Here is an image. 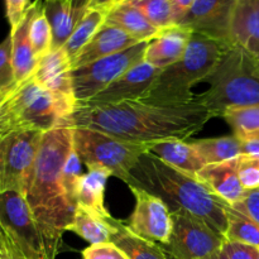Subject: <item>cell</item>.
<instances>
[{
	"instance_id": "1",
	"label": "cell",
	"mask_w": 259,
	"mask_h": 259,
	"mask_svg": "<svg viewBox=\"0 0 259 259\" xmlns=\"http://www.w3.org/2000/svg\"><path fill=\"white\" fill-rule=\"evenodd\" d=\"M212 115L196 100L186 104H159L133 100L105 105L78 104L62 123L96 129L134 143L185 139L201 132Z\"/></svg>"
},
{
	"instance_id": "2",
	"label": "cell",
	"mask_w": 259,
	"mask_h": 259,
	"mask_svg": "<svg viewBox=\"0 0 259 259\" xmlns=\"http://www.w3.org/2000/svg\"><path fill=\"white\" fill-rule=\"evenodd\" d=\"M72 149V126L58 125L45 132L25 187L24 196L42 235L45 259L57 258L76 211L62 185V169Z\"/></svg>"
},
{
	"instance_id": "3",
	"label": "cell",
	"mask_w": 259,
	"mask_h": 259,
	"mask_svg": "<svg viewBox=\"0 0 259 259\" xmlns=\"http://www.w3.org/2000/svg\"><path fill=\"white\" fill-rule=\"evenodd\" d=\"M126 185L159 197L171 212H187L223 237L227 233L229 205L215 196L196 176L169 166L149 152L139 157Z\"/></svg>"
},
{
	"instance_id": "4",
	"label": "cell",
	"mask_w": 259,
	"mask_h": 259,
	"mask_svg": "<svg viewBox=\"0 0 259 259\" xmlns=\"http://www.w3.org/2000/svg\"><path fill=\"white\" fill-rule=\"evenodd\" d=\"M232 43L192 33L187 50L179 62L161 70L142 100L159 104H186L195 100L192 88L205 82Z\"/></svg>"
},
{
	"instance_id": "5",
	"label": "cell",
	"mask_w": 259,
	"mask_h": 259,
	"mask_svg": "<svg viewBox=\"0 0 259 259\" xmlns=\"http://www.w3.org/2000/svg\"><path fill=\"white\" fill-rule=\"evenodd\" d=\"M76 105V99L45 90L32 76L0 101V139L17 132L35 129L45 133L62 125Z\"/></svg>"
},
{
	"instance_id": "6",
	"label": "cell",
	"mask_w": 259,
	"mask_h": 259,
	"mask_svg": "<svg viewBox=\"0 0 259 259\" xmlns=\"http://www.w3.org/2000/svg\"><path fill=\"white\" fill-rule=\"evenodd\" d=\"M205 82L209 89L195 95V100L204 105L212 118H222L233 108L259 106V62L235 46L228 48Z\"/></svg>"
},
{
	"instance_id": "7",
	"label": "cell",
	"mask_w": 259,
	"mask_h": 259,
	"mask_svg": "<svg viewBox=\"0 0 259 259\" xmlns=\"http://www.w3.org/2000/svg\"><path fill=\"white\" fill-rule=\"evenodd\" d=\"M72 133L73 149L88 169L105 168L124 184H128L131 169L139 157L148 152V144L134 143L96 129L75 126Z\"/></svg>"
},
{
	"instance_id": "8",
	"label": "cell",
	"mask_w": 259,
	"mask_h": 259,
	"mask_svg": "<svg viewBox=\"0 0 259 259\" xmlns=\"http://www.w3.org/2000/svg\"><path fill=\"white\" fill-rule=\"evenodd\" d=\"M148 42H141L115 55L73 67L71 77L76 101L88 103L123 73L143 62Z\"/></svg>"
},
{
	"instance_id": "9",
	"label": "cell",
	"mask_w": 259,
	"mask_h": 259,
	"mask_svg": "<svg viewBox=\"0 0 259 259\" xmlns=\"http://www.w3.org/2000/svg\"><path fill=\"white\" fill-rule=\"evenodd\" d=\"M168 242L161 244L171 259H206L223 249L225 238L206 223L182 211L171 212Z\"/></svg>"
},
{
	"instance_id": "10",
	"label": "cell",
	"mask_w": 259,
	"mask_h": 259,
	"mask_svg": "<svg viewBox=\"0 0 259 259\" xmlns=\"http://www.w3.org/2000/svg\"><path fill=\"white\" fill-rule=\"evenodd\" d=\"M43 132L29 129L0 139V192L24 194Z\"/></svg>"
},
{
	"instance_id": "11",
	"label": "cell",
	"mask_w": 259,
	"mask_h": 259,
	"mask_svg": "<svg viewBox=\"0 0 259 259\" xmlns=\"http://www.w3.org/2000/svg\"><path fill=\"white\" fill-rule=\"evenodd\" d=\"M0 223L8 238L25 259H45L39 228L20 191L0 192Z\"/></svg>"
},
{
	"instance_id": "12",
	"label": "cell",
	"mask_w": 259,
	"mask_h": 259,
	"mask_svg": "<svg viewBox=\"0 0 259 259\" xmlns=\"http://www.w3.org/2000/svg\"><path fill=\"white\" fill-rule=\"evenodd\" d=\"M129 189L136 199V206L126 227L144 239L166 244L172 230L171 211L167 205L159 197L144 190Z\"/></svg>"
},
{
	"instance_id": "13",
	"label": "cell",
	"mask_w": 259,
	"mask_h": 259,
	"mask_svg": "<svg viewBox=\"0 0 259 259\" xmlns=\"http://www.w3.org/2000/svg\"><path fill=\"white\" fill-rule=\"evenodd\" d=\"M238 0H196L177 25L230 43V24Z\"/></svg>"
},
{
	"instance_id": "14",
	"label": "cell",
	"mask_w": 259,
	"mask_h": 259,
	"mask_svg": "<svg viewBox=\"0 0 259 259\" xmlns=\"http://www.w3.org/2000/svg\"><path fill=\"white\" fill-rule=\"evenodd\" d=\"M161 70L149 65L146 61L132 67L118 80L108 86L105 90L91 99L86 105H105V104H118L123 101L142 100L146 98L149 88L159 75ZM81 104V103H78Z\"/></svg>"
},
{
	"instance_id": "15",
	"label": "cell",
	"mask_w": 259,
	"mask_h": 259,
	"mask_svg": "<svg viewBox=\"0 0 259 259\" xmlns=\"http://www.w3.org/2000/svg\"><path fill=\"white\" fill-rule=\"evenodd\" d=\"M196 179L230 206L240 201L247 192L238 176V157L219 163L206 164L197 172Z\"/></svg>"
},
{
	"instance_id": "16",
	"label": "cell",
	"mask_w": 259,
	"mask_h": 259,
	"mask_svg": "<svg viewBox=\"0 0 259 259\" xmlns=\"http://www.w3.org/2000/svg\"><path fill=\"white\" fill-rule=\"evenodd\" d=\"M230 43L259 62V0H238L230 24Z\"/></svg>"
},
{
	"instance_id": "17",
	"label": "cell",
	"mask_w": 259,
	"mask_h": 259,
	"mask_svg": "<svg viewBox=\"0 0 259 259\" xmlns=\"http://www.w3.org/2000/svg\"><path fill=\"white\" fill-rule=\"evenodd\" d=\"M191 37L192 30L181 25L162 29L156 38L148 42L144 61L159 70L179 62L184 57Z\"/></svg>"
},
{
	"instance_id": "18",
	"label": "cell",
	"mask_w": 259,
	"mask_h": 259,
	"mask_svg": "<svg viewBox=\"0 0 259 259\" xmlns=\"http://www.w3.org/2000/svg\"><path fill=\"white\" fill-rule=\"evenodd\" d=\"M72 62L63 48L51 51L37 63L33 78L45 90L57 95L73 98L72 89Z\"/></svg>"
},
{
	"instance_id": "19",
	"label": "cell",
	"mask_w": 259,
	"mask_h": 259,
	"mask_svg": "<svg viewBox=\"0 0 259 259\" xmlns=\"http://www.w3.org/2000/svg\"><path fill=\"white\" fill-rule=\"evenodd\" d=\"M43 7V0H34L28 8L27 13L23 17L15 29L10 30L12 35V60L14 67L15 82L20 83L32 77L37 67L38 60L33 52L32 43L29 38V28L33 17Z\"/></svg>"
},
{
	"instance_id": "20",
	"label": "cell",
	"mask_w": 259,
	"mask_h": 259,
	"mask_svg": "<svg viewBox=\"0 0 259 259\" xmlns=\"http://www.w3.org/2000/svg\"><path fill=\"white\" fill-rule=\"evenodd\" d=\"M138 43L141 42L132 38L131 35L126 34L119 28L104 23L103 27L91 38L90 42L73 58L72 68L108 57V56L115 55V53L121 52L132 46L138 45Z\"/></svg>"
},
{
	"instance_id": "21",
	"label": "cell",
	"mask_w": 259,
	"mask_h": 259,
	"mask_svg": "<svg viewBox=\"0 0 259 259\" xmlns=\"http://www.w3.org/2000/svg\"><path fill=\"white\" fill-rule=\"evenodd\" d=\"M148 152L169 166L192 176H196L197 172L206 166L192 143H187L182 139L172 138L153 142L148 144Z\"/></svg>"
},
{
	"instance_id": "22",
	"label": "cell",
	"mask_w": 259,
	"mask_h": 259,
	"mask_svg": "<svg viewBox=\"0 0 259 259\" xmlns=\"http://www.w3.org/2000/svg\"><path fill=\"white\" fill-rule=\"evenodd\" d=\"M105 23L119 28L138 42H151L161 32L129 2L114 5L106 15Z\"/></svg>"
},
{
	"instance_id": "23",
	"label": "cell",
	"mask_w": 259,
	"mask_h": 259,
	"mask_svg": "<svg viewBox=\"0 0 259 259\" xmlns=\"http://www.w3.org/2000/svg\"><path fill=\"white\" fill-rule=\"evenodd\" d=\"M43 10L52 30V51L61 50L86 12H78L68 0H45Z\"/></svg>"
},
{
	"instance_id": "24",
	"label": "cell",
	"mask_w": 259,
	"mask_h": 259,
	"mask_svg": "<svg viewBox=\"0 0 259 259\" xmlns=\"http://www.w3.org/2000/svg\"><path fill=\"white\" fill-rule=\"evenodd\" d=\"M111 174L105 168H90L88 174H83L77 191V206L103 219H113L105 206V186Z\"/></svg>"
},
{
	"instance_id": "25",
	"label": "cell",
	"mask_w": 259,
	"mask_h": 259,
	"mask_svg": "<svg viewBox=\"0 0 259 259\" xmlns=\"http://www.w3.org/2000/svg\"><path fill=\"white\" fill-rule=\"evenodd\" d=\"M113 224L115 227L110 242L118 245L129 259H171L159 243L151 242L148 239L134 234L126 224L114 218Z\"/></svg>"
},
{
	"instance_id": "26",
	"label": "cell",
	"mask_w": 259,
	"mask_h": 259,
	"mask_svg": "<svg viewBox=\"0 0 259 259\" xmlns=\"http://www.w3.org/2000/svg\"><path fill=\"white\" fill-rule=\"evenodd\" d=\"M113 220H106L98 215L93 214L83 207H76L75 215L70 224L66 228V232H72L85 239L91 244L110 242L115 227Z\"/></svg>"
},
{
	"instance_id": "27",
	"label": "cell",
	"mask_w": 259,
	"mask_h": 259,
	"mask_svg": "<svg viewBox=\"0 0 259 259\" xmlns=\"http://www.w3.org/2000/svg\"><path fill=\"white\" fill-rule=\"evenodd\" d=\"M108 13L109 10L94 9V8H89L86 10L82 19L78 22L71 37L62 47L68 57L71 58V62L80 53V51L90 42V39L98 33V30L103 27Z\"/></svg>"
},
{
	"instance_id": "28",
	"label": "cell",
	"mask_w": 259,
	"mask_h": 259,
	"mask_svg": "<svg viewBox=\"0 0 259 259\" xmlns=\"http://www.w3.org/2000/svg\"><path fill=\"white\" fill-rule=\"evenodd\" d=\"M192 146L206 164L234 159L243 153L242 141L234 134L219 138L200 139L192 142Z\"/></svg>"
},
{
	"instance_id": "29",
	"label": "cell",
	"mask_w": 259,
	"mask_h": 259,
	"mask_svg": "<svg viewBox=\"0 0 259 259\" xmlns=\"http://www.w3.org/2000/svg\"><path fill=\"white\" fill-rule=\"evenodd\" d=\"M222 118L240 141H259V106L229 109Z\"/></svg>"
},
{
	"instance_id": "30",
	"label": "cell",
	"mask_w": 259,
	"mask_h": 259,
	"mask_svg": "<svg viewBox=\"0 0 259 259\" xmlns=\"http://www.w3.org/2000/svg\"><path fill=\"white\" fill-rule=\"evenodd\" d=\"M228 229L224 238L227 240L239 242L243 244L259 248V225L237 211L232 206H228Z\"/></svg>"
},
{
	"instance_id": "31",
	"label": "cell",
	"mask_w": 259,
	"mask_h": 259,
	"mask_svg": "<svg viewBox=\"0 0 259 259\" xmlns=\"http://www.w3.org/2000/svg\"><path fill=\"white\" fill-rule=\"evenodd\" d=\"M159 30L174 27L176 17L171 0H126Z\"/></svg>"
},
{
	"instance_id": "32",
	"label": "cell",
	"mask_w": 259,
	"mask_h": 259,
	"mask_svg": "<svg viewBox=\"0 0 259 259\" xmlns=\"http://www.w3.org/2000/svg\"><path fill=\"white\" fill-rule=\"evenodd\" d=\"M29 38L33 52L38 61L52 51V30L43 7L33 17L29 28Z\"/></svg>"
},
{
	"instance_id": "33",
	"label": "cell",
	"mask_w": 259,
	"mask_h": 259,
	"mask_svg": "<svg viewBox=\"0 0 259 259\" xmlns=\"http://www.w3.org/2000/svg\"><path fill=\"white\" fill-rule=\"evenodd\" d=\"M81 163L78 156L76 154L75 149L70 153L65 162V166L62 169V185L65 189L66 195L68 200L75 207H77V191L80 186L81 177H82V169H81Z\"/></svg>"
},
{
	"instance_id": "34",
	"label": "cell",
	"mask_w": 259,
	"mask_h": 259,
	"mask_svg": "<svg viewBox=\"0 0 259 259\" xmlns=\"http://www.w3.org/2000/svg\"><path fill=\"white\" fill-rule=\"evenodd\" d=\"M15 82L14 67L12 60V35H8L0 43V90L9 93Z\"/></svg>"
},
{
	"instance_id": "35",
	"label": "cell",
	"mask_w": 259,
	"mask_h": 259,
	"mask_svg": "<svg viewBox=\"0 0 259 259\" xmlns=\"http://www.w3.org/2000/svg\"><path fill=\"white\" fill-rule=\"evenodd\" d=\"M238 176L247 191L259 189V156L240 154L238 157Z\"/></svg>"
},
{
	"instance_id": "36",
	"label": "cell",
	"mask_w": 259,
	"mask_h": 259,
	"mask_svg": "<svg viewBox=\"0 0 259 259\" xmlns=\"http://www.w3.org/2000/svg\"><path fill=\"white\" fill-rule=\"evenodd\" d=\"M82 259H129L113 242L91 244L82 250Z\"/></svg>"
},
{
	"instance_id": "37",
	"label": "cell",
	"mask_w": 259,
	"mask_h": 259,
	"mask_svg": "<svg viewBox=\"0 0 259 259\" xmlns=\"http://www.w3.org/2000/svg\"><path fill=\"white\" fill-rule=\"evenodd\" d=\"M232 207L259 225V189L245 192L243 199L232 205Z\"/></svg>"
},
{
	"instance_id": "38",
	"label": "cell",
	"mask_w": 259,
	"mask_h": 259,
	"mask_svg": "<svg viewBox=\"0 0 259 259\" xmlns=\"http://www.w3.org/2000/svg\"><path fill=\"white\" fill-rule=\"evenodd\" d=\"M223 250L228 259H258L259 248L225 239Z\"/></svg>"
},
{
	"instance_id": "39",
	"label": "cell",
	"mask_w": 259,
	"mask_h": 259,
	"mask_svg": "<svg viewBox=\"0 0 259 259\" xmlns=\"http://www.w3.org/2000/svg\"><path fill=\"white\" fill-rule=\"evenodd\" d=\"M30 4L32 3L29 0H5L7 19L10 24V30L15 29L19 25Z\"/></svg>"
},
{
	"instance_id": "40",
	"label": "cell",
	"mask_w": 259,
	"mask_h": 259,
	"mask_svg": "<svg viewBox=\"0 0 259 259\" xmlns=\"http://www.w3.org/2000/svg\"><path fill=\"white\" fill-rule=\"evenodd\" d=\"M195 2L196 0H171L172 7H174L175 10V17H176V24H179L184 19L185 15L189 13L192 5L195 4Z\"/></svg>"
},
{
	"instance_id": "41",
	"label": "cell",
	"mask_w": 259,
	"mask_h": 259,
	"mask_svg": "<svg viewBox=\"0 0 259 259\" xmlns=\"http://www.w3.org/2000/svg\"><path fill=\"white\" fill-rule=\"evenodd\" d=\"M0 250H2V252H19V250L13 245V243L10 242L9 238H8L2 223H0Z\"/></svg>"
},
{
	"instance_id": "42",
	"label": "cell",
	"mask_w": 259,
	"mask_h": 259,
	"mask_svg": "<svg viewBox=\"0 0 259 259\" xmlns=\"http://www.w3.org/2000/svg\"><path fill=\"white\" fill-rule=\"evenodd\" d=\"M242 154L259 156V141H242Z\"/></svg>"
},
{
	"instance_id": "43",
	"label": "cell",
	"mask_w": 259,
	"mask_h": 259,
	"mask_svg": "<svg viewBox=\"0 0 259 259\" xmlns=\"http://www.w3.org/2000/svg\"><path fill=\"white\" fill-rule=\"evenodd\" d=\"M116 0H91L90 7L89 8H94V9H105V10H110L111 8L115 5Z\"/></svg>"
},
{
	"instance_id": "44",
	"label": "cell",
	"mask_w": 259,
	"mask_h": 259,
	"mask_svg": "<svg viewBox=\"0 0 259 259\" xmlns=\"http://www.w3.org/2000/svg\"><path fill=\"white\" fill-rule=\"evenodd\" d=\"M71 4V7L75 10H78V12H86L90 7L91 0H68Z\"/></svg>"
},
{
	"instance_id": "45",
	"label": "cell",
	"mask_w": 259,
	"mask_h": 259,
	"mask_svg": "<svg viewBox=\"0 0 259 259\" xmlns=\"http://www.w3.org/2000/svg\"><path fill=\"white\" fill-rule=\"evenodd\" d=\"M0 259H25L19 252H2L0 250Z\"/></svg>"
},
{
	"instance_id": "46",
	"label": "cell",
	"mask_w": 259,
	"mask_h": 259,
	"mask_svg": "<svg viewBox=\"0 0 259 259\" xmlns=\"http://www.w3.org/2000/svg\"><path fill=\"white\" fill-rule=\"evenodd\" d=\"M206 259H228V257H227V254H225L224 250L220 249L219 252H217L215 254L210 255V257L206 258Z\"/></svg>"
},
{
	"instance_id": "47",
	"label": "cell",
	"mask_w": 259,
	"mask_h": 259,
	"mask_svg": "<svg viewBox=\"0 0 259 259\" xmlns=\"http://www.w3.org/2000/svg\"><path fill=\"white\" fill-rule=\"evenodd\" d=\"M7 94H8V93H4V91H2V90H0V101H2L3 99L5 98V96H7Z\"/></svg>"
},
{
	"instance_id": "48",
	"label": "cell",
	"mask_w": 259,
	"mask_h": 259,
	"mask_svg": "<svg viewBox=\"0 0 259 259\" xmlns=\"http://www.w3.org/2000/svg\"><path fill=\"white\" fill-rule=\"evenodd\" d=\"M123 2H126V0H116L115 4H119V3H123Z\"/></svg>"
},
{
	"instance_id": "49",
	"label": "cell",
	"mask_w": 259,
	"mask_h": 259,
	"mask_svg": "<svg viewBox=\"0 0 259 259\" xmlns=\"http://www.w3.org/2000/svg\"><path fill=\"white\" fill-rule=\"evenodd\" d=\"M258 259H259V253H258Z\"/></svg>"
}]
</instances>
